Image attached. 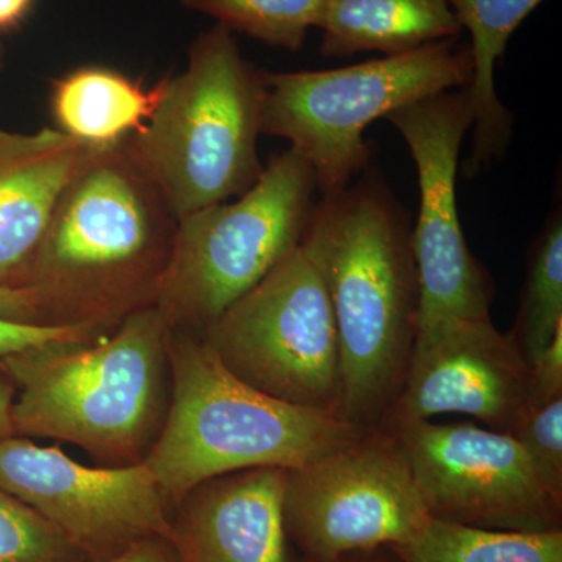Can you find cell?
<instances>
[{"label": "cell", "instance_id": "obj_8", "mask_svg": "<svg viewBox=\"0 0 562 562\" xmlns=\"http://www.w3.org/2000/svg\"><path fill=\"white\" fill-rule=\"evenodd\" d=\"M201 338L255 390L341 416L335 316L324 280L301 246L211 322Z\"/></svg>", "mask_w": 562, "mask_h": 562}, {"label": "cell", "instance_id": "obj_13", "mask_svg": "<svg viewBox=\"0 0 562 562\" xmlns=\"http://www.w3.org/2000/svg\"><path fill=\"white\" fill-rule=\"evenodd\" d=\"M530 406V364L512 335L492 319H453L416 333L401 394L379 428L458 413L513 435Z\"/></svg>", "mask_w": 562, "mask_h": 562}, {"label": "cell", "instance_id": "obj_23", "mask_svg": "<svg viewBox=\"0 0 562 562\" xmlns=\"http://www.w3.org/2000/svg\"><path fill=\"white\" fill-rule=\"evenodd\" d=\"M512 436L542 486L562 502V397L530 406Z\"/></svg>", "mask_w": 562, "mask_h": 562}, {"label": "cell", "instance_id": "obj_14", "mask_svg": "<svg viewBox=\"0 0 562 562\" xmlns=\"http://www.w3.org/2000/svg\"><path fill=\"white\" fill-rule=\"evenodd\" d=\"M288 471L246 469L188 492L171 517L181 562H292L284 528Z\"/></svg>", "mask_w": 562, "mask_h": 562}, {"label": "cell", "instance_id": "obj_29", "mask_svg": "<svg viewBox=\"0 0 562 562\" xmlns=\"http://www.w3.org/2000/svg\"><path fill=\"white\" fill-rule=\"evenodd\" d=\"M14 392L16 390H14L13 383L10 382L9 376L0 369V441L14 436L13 420H11Z\"/></svg>", "mask_w": 562, "mask_h": 562}, {"label": "cell", "instance_id": "obj_18", "mask_svg": "<svg viewBox=\"0 0 562 562\" xmlns=\"http://www.w3.org/2000/svg\"><path fill=\"white\" fill-rule=\"evenodd\" d=\"M546 0H449L462 31L471 35L473 74V150L464 173H479L508 149L513 135V114L495 90V66L505 55L513 33Z\"/></svg>", "mask_w": 562, "mask_h": 562}, {"label": "cell", "instance_id": "obj_9", "mask_svg": "<svg viewBox=\"0 0 562 562\" xmlns=\"http://www.w3.org/2000/svg\"><path fill=\"white\" fill-rule=\"evenodd\" d=\"M283 514L305 562L401 546L430 519L401 446L382 428L288 471Z\"/></svg>", "mask_w": 562, "mask_h": 562}, {"label": "cell", "instance_id": "obj_4", "mask_svg": "<svg viewBox=\"0 0 562 562\" xmlns=\"http://www.w3.org/2000/svg\"><path fill=\"white\" fill-rule=\"evenodd\" d=\"M168 416L147 465L171 508L206 480L246 469L292 471L364 435L339 414L290 405L236 379L201 336L171 333Z\"/></svg>", "mask_w": 562, "mask_h": 562}, {"label": "cell", "instance_id": "obj_7", "mask_svg": "<svg viewBox=\"0 0 562 562\" xmlns=\"http://www.w3.org/2000/svg\"><path fill=\"white\" fill-rule=\"evenodd\" d=\"M316 192L312 166L290 147L235 201L181 217L155 302L169 327L201 336L297 249Z\"/></svg>", "mask_w": 562, "mask_h": 562}, {"label": "cell", "instance_id": "obj_20", "mask_svg": "<svg viewBox=\"0 0 562 562\" xmlns=\"http://www.w3.org/2000/svg\"><path fill=\"white\" fill-rule=\"evenodd\" d=\"M562 328V210L547 217L528 250L527 272L516 322L509 331L528 364Z\"/></svg>", "mask_w": 562, "mask_h": 562}, {"label": "cell", "instance_id": "obj_5", "mask_svg": "<svg viewBox=\"0 0 562 562\" xmlns=\"http://www.w3.org/2000/svg\"><path fill=\"white\" fill-rule=\"evenodd\" d=\"M265 98V70L220 24L191 44L183 72L162 79L154 114L124 149L177 220L239 198L260 179Z\"/></svg>", "mask_w": 562, "mask_h": 562}, {"label": "cell", "instance_id": "obj_19", "mask_svg": "<svg viewBox=\"0 0 562 562\" xmlns=\"http://www.w3.org/2000/svg\"><path fill=\"white\" fill-rule=\"evenodd\" d=\"M391 549L402 562H562V530H487L430 517Z\"/></svg>", "mask_w": 562, "mask_h": 562}, {"label": "cell", "instance_id": "obj_28", "mask_svg": "<svg viewBox=\"0 0 562 562\" xmlns=\"http://www.w3.org/2000/svg\"><path fill=\"white\" fill-rule=\"evenodd\" d=\"M33 5L35 0H0V35L20 27Z\"/></svg>", "mask_w": 562, "mask_h": 562}, {"label": "cell", "instance_id": "obj_2", "mask_svg": "<svg viewBox=\"0 0 562 562\" xmlns=\"http://www.w3.org/2000/svg\"><path fill=\"white\" fill-rule=\"evenodd\" d=\"M177 224L124 144L95 150L61 192L33 266L43 324L110 331L154 306Z\"/></svg>", "mask_w": 562, "mask_h": 562}, {"label": "cell", "instance_id": "obj_15", "mask_svg": "<svg viewBox=\"0 0 562 562\" xmlns=\"http://www.w3.org/2000/svg\"><path fill=\"white\" fill-rule=\"evenodd\" d=\"M94 151L57 128L0 131V288L27 290L55 205Z\"/></svg>", "mask_w": 562, "mask_h": 562}, {"label": "cell", "instance_id": "obj_17", "mask_svg": "<svg viewBox=\"0 0 562 562\" xmlns=\"http://www.w3.org/2000/svg\"><path fill=\"white\" fill-rule=\"evenodd\" d=\"M161 91L162 80L146 88L120 70L81 66L52 83V120L91 149H113L147 124Z\"/></svg>", "mask_w": 562, "mask_h": 562}, {"label": "cell", "instance_id": "obj_3", "mask_svg": "<svg viewBox=\"0 0 562 562\" xmlns=\"http://www.w3.org/2000/svg\"><path fill=\"white\" fill-rule=\"evenodd\" d=\"M172 328L157 306L111 335L52 342L0 360L13 383V435L74 443L109 465L146 460L168 416Z\"/></svg>", "mask_w": 562, "mask_h": 562}, {"label": "cell", "instance_id": "obj_25", "mask_svg": "<svg viewBox=\"0 0 562 562\" xmlns=\"http://www.w3.org/2000/svg\"><path fill=\"white\" fill-rule=\"evenodd\" d=\"M531 406L562 397V328L530 364Z\"/></svg>", "mask_w": 562, "mask_h": 562}, {"label": "cell", "instance_id": "obj_1", "mask_svg": "<svg viewBox=\"0 0 562 562\" xmlns=\"http://www.w3.org/2000/svg\"><path fill=\"white\" fill-rule=\"evenodd\" d=\"M409 216L369 166L314 202L301 247L330 299L341 350V416L379 428L412 360L420 288Z\"/></svg>", "mask_w": 562, "mask_h": 562}, {"label": "cell", "instance_id": "obj_16", "mask_svg": "<svg viewBox=\"0 0 562 562\" xmlns=\"http://www.w3.org/2000/svg\"><path fill=\"white\" fill-rule=\"evenodd\" d=\"M321 31L330 58L408 54L464 32L449 0H327Z\"/></svg>", "mask_w": 562, "mask_h": 562}, {"label": "cell", "instance_id": "obj_26", "mask_svg": "<svg viewBox=\"0 0 562 562\" xmlns=\"http://www.w3.org/2000/svg\"><path fill=\"white\" fill-rule=\"evenodd\" d=\"M0 317L21 324L44 325L31 290L0 288Z\"/></svg>", "mask_w": 562, "mask_h": 562}, {"label": "cell", "instance_id": "obj_22", "mask_svg": "<svg viewBox=\"0 0 562 562\" xmlns=\"http://www.w3.org/2000/svg\"><path fill=\"white\" fill-rule=\"evenodd\" d=\"M0 562H88L40 514L0 490Z\"/></svg>", "mask_w": 562, "mask_h": 562}, {"label": "cell", "instance_id": "obj_12", "mask_svg": "<svg viewBox=\"0 0 562 562\" xmlns=\"http://www.w3.org/2000/svg\"><path fill=\"white\" fill-rule=\"evenodd\" d=\"M0 490L40 514L88 562L171 535L172 508L144 462L88 468L22 436L0 441Z\"/></svg>", "mask_w": 562, "mask_h": 562}, {"label": "cell", "instance_id": "obj_31", "mask_svg": "<svg viewBox=\"0 0 562 562\" xmlns=\"http://www.w3.org/2000/svg\"><path fill=\"white\" fill-rule=\"evenodd\" d=\"M2 60H3V49H2V44H0V66H2Z\"/></svg>", "mask_w": 562, "mask_h": 562}, {"label": "cell", "instance_id": "obj_10", "mask_svg": "<svg viewBox=\"0 0 562 562\" xmlns=\"http://www.w3.org/2000/svg\"><path fill=\"white\" fill-rule=\"evenodd\" d=\"M384 120L401 132L419 180V220L412 232L420 288L417 331L453 319H491L495 283L465 241L457 203L458 157L473 127L469 88L409 103Z\"/></svg>", "mask_w": 562, "mask_h": 562}, {"label": "cell", "instance_id": "obj_27", "mask_svg": "<svg viewBox=\"0 0 562 562\" xmlns=\"http://www.w3.org/2000/svg\"><path fill=\"white\" fill-rule=\"evenodd\" d=\"M106 562H181L168 538H149L136 542L124 553Z\"/></svg>", "mask_w": 562, "mask_h": 562}, {"label": "cell", "instance_id": "obj_21", "mask_svg": "<svg viewBox=\"0 0 562 562\" xmlns=\"http://www.w3.org/2000/svg\"><path fill=\"white\" fill-rule=\"evenodd\" d=\"M232 33H243L276 49L299 52L310 32L321 29L327 0H180Z\"/></svg>", "mask_w": 562, "mask_h": 562}, {"label": "cell", "instance_id": "obj_11", "mask_svg": "<svg viewBox=\"0 0 562 562\" xmlns=\"http://www.w3.org/2000/svg\"><path fill=\"white\" fill-rule=\"evenodd\" d=\"M386 431L401 446L432 519L487 530H562V502L542 486L512 435L430 420Z\"/></svg>", "mask_w": 562, "mask_h": 562}, {"label": "cell", "instance_id": "obj_30", "mask_svg": "<svg viewBox=\"0 0 562 562\" xmlns=\"http://www.w3.org/2000/svg\"><path fill=\"white\" fill-rule=\"evenodd\" d=\"M335 562H402V560L391 547H380V549L346 554Z\"/></svg>", "mask_w": 562, "mask_h": 562}, {"label": "cell", "instance_id": "obj_24", "mask_svg": "<svg viewBox=\"0 0 562 562\" xmlns=\"http://www.w3.org/2000/svg\"><path fill=\"white\" fill-rule=\"evenodd\" d=\"M106 331L88 325H33L0 317V360L32 347L52 342H83L101 338Z\"/></svg>", "mask_w": 562, "mask_h": 562}, {"label": "cell", "instance_id": "obj_6", "mask_svg": "<svg viewBox=\"0 0 562 562\" xmlns=\"http://www.w3.org/2000/svg\"><path fill=\"white\" fill-rule=\"evenodd\" d=\"M469 44L441 41L346 68L268 72L261 135L290 140L312 166L317 192L342 190L371 166L364 131L376 120L471 83Z\"/></svg>", "mask_w": 562, "mask_h": 562}]
</instances>
